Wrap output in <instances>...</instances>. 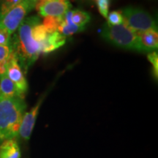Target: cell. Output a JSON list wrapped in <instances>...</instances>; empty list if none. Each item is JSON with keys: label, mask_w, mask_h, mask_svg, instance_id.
<instances>
[{"label": "cell", "mask_w": 158, "mask_h": 158, "mask_svg": "<svg viewBox=\"0 0 158 158\" xmlns=\"http://www.w3.org/2000/svg\"><path fill=\"white\" fill-rule=\"evenodd\" d=\"M43 98H40L37 104L28 112H25L23 114L21 125L19 127V135L23 139L28 141L34 129L37 117L38 116L40 108L42 104Z\"/></svg>", "instance_id": "cell-8"}, {"label": "cell", "mask_w": 158, "mask_h": 158, "mask_svg": "<svg viewBox=\"0 0 158 158\" xmlns=\"http://www.w3.org/2000/svg\"><path fill=\"white\" fill-rule=\"evenodd\" d=\"M66 43V37L58 31L48 34L41 44V54L47 55L63 46Z\"/></svg>", "instance_id": "cell-9"}, {"label": "cell", "mask_w": 158, "mask_h": 158, "mask_svg": "<svg viewBox=\"0 0 158 158\" xmlns=\"http://www.w3.org/2000/svg\"><path fill=\"white\" fill-rule=\"evenodd\" d=\"M89 13L81 10H72V21L75 24L80 27H85L86 23L90 21Z\"/></svg>", "instance_id": "cell-14"}, {"label": "cell", "mask_w": 158, "mask_h": 158, "mask_svg": "<svg viewBox=\"0 0 158 158\" xmlns=\"http://www.w3.org/2000/svg\"><path fill=\"white\" fill-rule=\"evenodd\" d=\"M21 1L22 0H2L0 2V20Z\"/></svg>", "instance_id": "cell-18"}, {"label": "cell", "mask_w": 158, "mask_h": 158, "mask_svg": "<svg viewBox=\"0 0 158 158\" xmlns=\"http://www.w3.org/2000/svg\"><path fill=\"white\" fill-rule=\"evenodd\" d=\"M85 29V27H80L75 24L72 21V10H69L65 13L62 23L59 25L58 31L63 36L68 37L76 34L79 31H81Z\"/></svg>", "instance_id": "cell-10"}, {"label": "cell", "mask_w": 158, "mask_h": 158, "mask_svg": "<svg viewBox=\"0 0 158 158\" xmlns=\"http://www.w3.org/2000/svg\"><path fill=\"white\" fill-rule=\"evenodd\" d=\"M96 3L100 13L106 19L109 12L110 0H97Z\"/></svg>", "instance_id": "cell-21"}, {"label": "cell", "mask_w": 158, "mask_h": 158, "mask_svg": "<svg viewBox=\"0 0 158 158\" xmlns=\"http://www.w3.org/2000/svg\"><path fill=\"white\" fill-rule=\"evenodd\" d=\"M93 1H94V2H96V1H97V0H93Z\"/></svg>", "instance_id": "cell-24"}, {"label": "cell", "mask_w": 158, "mask_h": 158, "mask_svg": "<svg viewBox=\"0 0 158 158\" xmlns=\"http://www.w3.org/2000/svg\"><path fill=\"white\" fill-rule=\"evenodd\" d=\"M31 35H32V37L35 39V40L41 45L48 36V33L47 32L46 29H45L42 23L40 22L36 23L32 27Z\"/></svg>", "instance_id": "cell-17"}, {"label": "cell", "mask_w": 158, "mask_h": 158, "mask_svg": "<svg viewBox=\"0 0 158 158\" xmlns=\"http://www.w3.org/2000/svg\"><path fill=\"white\" fill-rule=\"evenodd\" d=\"M26 108L23 98L0 96V140L13 139L19 135Z\"/></svg>", "instance_id": "cell-2"}, {"label": "cell", "mask_w": 158, "mask_h": 158, "mask_svg": "<svg viewBox=\"0 0 158 158\" xmlns=\"http://www.w3.org/2000/svg\"><path fill=\"white\" fill-rule=\"evenodd\" d=\"M142 46L146 52L155 51L158 48V33L155 29H149L140 35Z\"/></svg>", "instance_id": "cell-12"}, {"label": "cell", "mask_w": 158, "mask_h": 158, "mask_svg": "<svg viewBox=\"0 0 158 158\" xmlns=\"http://www.w3.org/2000/svg\"><path fill=\"white\" fill-rule=\"evenodd\" d=\"M63 17H45L42 24L45 27V29H46L47 32L48 34H51V33H53L58 30L59 25L62 23L63 20Z\"/></svg>", "instance_id": "cell-16"}, {"label": "cell", "mask_w": 158, "mask_h": 158, "mask_svg": "<svg viewBox=\"0 0 158 158\" xmlns=\"http://www.w3.org/2000/svg\"><path fill=\"white\" fill-rule=\"evenodd\" d=\"M147 59L152 66L154 76L157 80L158 78V54L157 51H152L147 55Z\"/></svg>", "instance_id": "cell-20"}, {"label": "cell", "mask_w": 158, "mask_h": 158, "mask_svg": "<svg viewBox=\"0 0 158 158\" xmlns=\"http://www.w3.org/2000/svg\"><path fill=\"white\" fill-rule=\"evenodd\" d=\"M0 96L4 98H23L18 91L15 85L6 74L0 78Z\"/></svg>", "instance_id": "cell-13"}, {"label": "cell", "mask_w": 158, "mask_h": 158, "mask_svg": "<svg viewBox=\"0 0 158 158\" xmlns=\"http://www.w3.org/2000/svg\"><path fill=\"white\" fill-rule=\"evenodd\" d=\"M35 2H43V1H45V0H34Z\"/></svg>", "instance_id": "cell-23"}, {"label": "cell", "mask_w": 158, "mask_h": 158, "mask_svg": "<svg viewBox=\"0 0 158 158\" xmlns=\"http://www.w3.org/2000/svg\"><path fill=\"white\" fill-rule=\"evenodd\" d=\"M40 22V19L37 15L26 18L11 40L12 49L24 73L27 72L41 54V45L35 40L31 35L32 27Z\"/></svg>", "instance_id": "cell-1"}, {"label": "cell", "mask_w": 158, "mask_h": 158, "mask_svg": "<svg viewBox=\"0 0 158 158\" xmlns=\"http://www.w3.org/2000/svg\"><path fill=\"white\" fill-rule=\"evenodd\" d=\"M11 35L5 29H0V45L10 46L11 45Z\"/></svg>", "instance_id": "cell-22"}, {"label": "cell", "mask_w": 158, "mask_h": 158, "mask_svg": "<svg viewBox=\"0 0 158 158\" xmlns=\"http://www.w3.org/2000/svg\"><path fill=\"white\" fill-rule=\"evenodd\" d=\"M123 24L130 30L140 36L149 29L157 30L155 20L147 11L136 7H124L122 10Z\"/></svg>", "instance_id": "cell-4"}, {"label": "cell", "mask_w": 158, "mask_h": 158, "mask_svg": "<svg viewBox=\"0 0 158 158\" xmlns=\"http://www.w3.org/2000/svg\"><path fill=\"white\" fill-rule=\"evenodd\" d=\"M108 23L111 26H116L122 24L123 23V16L122 11L114 10L108 13L107 18Z\"/></svg>", "instance_id": "cell-19"}, {"label": "cell", "mask_w": 158, "mask_h": 158, "mask_svg": "<svg viewBox=\"0 0 158 158\" xmlns=\"http://www.w3.org/2000/svg\"><path fill=\"white\" fill-rule=\"evenodd\" d=\"M71 7L69 0H45L36 4L35 8L42 17H63Z\"/></svg>", "instance_id": "cell-7"}, {"label": "cell", "mask_w": 158, "mask_h": 158, "mask_svg": "<svg viewBox=\"0 0 158 158\" xmlns=\"http://www.w3.org/2000/svg\"><path fill=\"white\" fill-rule=\"evenodd\" d=\"M36 4L34 0H22L0 20V29H5L10 35L13 34L26 19L27 15L35 8Z\"/></svg>", "instance_id": "cell-5"}, {"label": "cell", "mask_w": 158, "mask_h": 158, "mask_svg": "<svg viewBox=\"0 0 158 158\" xmlns=\"http://www.w3.org/2000/svg\"><path fill=\"white\" fill-rule=\"evenodd\" d=\"M6 75L15 85L21 96L24 98L25 94L28 90V84L22 69L20 66L16 54L13 51V49L7 62Z\"/></svg>", "instance_id": "cell-6"}, {"label": "cell", "mask_w": 158, "mask_h": 158, "mask_svg": "<svg viewBox=\"0 0 158 158\" xmlns=\"http://www.w3.org/2000/svg\"><path fill=\"white\" fill-rule=\"evenodd\" d=\"M2 1V0H0V2H1Z\"/></svg>", "instance_id": "cell-25"}, {"label": "cell", "mask_w": 158, "mask_h": 158, "mask_svg": "<svg viewBox=\"0 0 158 158\" xmlns=\"http://www.w3.org/2000/svg\"><path fill=\"white\" fill-rule=\"evenodd\" d=\"M0 158H21V151L15 138L5 140L0 146Z\"/></svg>", "instance_id": "cell-11"}, {"label": "cell", "mask_w": 158, "mask_h": 158, "mask_svg": "<svg viewBox=\"0 0 158 158\" xmlns=\"http://www.w3.org/2000/svg\"><path fill=\"white\" fill-rule=\"evenodd\" d=\"M11 51V45L10 46L0 45V78L6 74L7 62Z\"/></svg>", "instance_id": "cell-15"}, {"label": "cell", "mask_w": 158, "mask_h": 158, "mask_svg": "<svg viewBox=\"0 0 158 158\" xmlns=\"http://www.w3.org/2000/svg\"><path fill=\"white\" fill-rule=\"evenodd\" d=\"M100 35L104 40L118 48L146 52L141 45L140 37L130 30L123 23L111 26L106 23L102 27Z\"/></svg>", "instance_id": "cell-3"}]
</instances>
